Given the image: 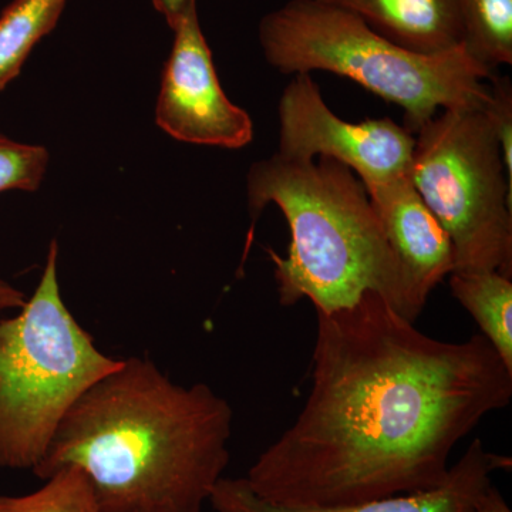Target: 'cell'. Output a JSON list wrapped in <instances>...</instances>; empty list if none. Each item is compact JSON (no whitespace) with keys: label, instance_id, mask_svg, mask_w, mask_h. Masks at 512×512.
<instances>
[{"label":"cell","instance_id":"obj_4","mask_svg":"<svg viewBox=\"0 0 512 512\" xmlns=\"http://www.w3.org/2000/svg\"><path fill=\"white\" fill-rule=\"evenodd\" d=\"M259 42L278 72L335 73L397 104L404 110L403 126L413 134L440 111L483 109L494 74L463 45L421 55L322 0H289L268 13L259 25Z\"/></svg>","mask_w":512,"mask_h":512},{"label":"cell","instance_id":"obj_14","mask_svg":"<svg viewBox=\"0 0 512 512\" xmlns=\"http://www.w3.org/2000/svg\"><path fill=\"white\" fill-rule=\"evenodd\" d=\"M463 46L494 73L512 64V0H458Z\"/></svg>","mask_w":512,"mask_h":512},{"label":"cell","instance_id":"obj_7","mask_svg":"<svg viewBox=\"0 0 512 512\" xmlns=\"http://www.w3.org/2000/svg\"><path fill=\"white\" fill-rule=\"evenodd\" d=\"M278 156L313 161L332 158L359 175L365 187L412 173L416 136L390 119L349 123L323 100L311 73H298L278 104Z\"/></svg>","mask_w":512,"mask_h":512},{"label":"cell","instance_id":"obj_15","mask_svg":"<svg viewBox=\"0 0 512 512\" xmlns=\"http://www.w3.org/2000/svg\"><path fill=\"white\" fill-rule=\"evenodd\" d=\"M0 512H101L82 468L66 466L46 478L39 490L25 495L0 494Z\"/></svg>","mask_w":512,"mask_h":512},{"label":"cell","instance_id":"obj_2","mask_svg":"<svg viewBox=\"0 0 512 512\" xmlns=\"http://www.w3.org/2000/svg\"><path fill=\"white\" fill-rule=\"evenodd\" d=\"M232 423L207 384L130 357L77 397L33 474L82 468L101 512H201L228 466Z\"/></svg>","mask_w":512,"mask_h":512},{"label":"cell","instance_id":"obj_10","mask_svg":"<svg viewBox=\"0 0 512 512\" xmlns=\"http://www.w3.org/2000/svg\"><path fill=\"white\" fill-rule=\"evenodd\" d=\"M511 467V458L485 450L480 439L450 467L446 481L423 493L394 495L339 507L291 508L268 503L249 488L247 480L222 477L212 491L215 512H476L478 495L491 484V474Z\"/></svg>","mask_w":512,"mask_h":512},{"label":"cell","instance_id":"obj_1","mask_svg":"<svg viewBox=\"0 0 512 512\" xmlns=\"http://www.w3.org/2000/svg\"><path fill=\"white\" fill-rule=\"evenodd\" d=\"M318 313L301 413L249 468V488L291 508L423 493L488 414L511 403L512 372L481 333L431 338L382 296Z\"/></svg>","mask_w":512,"mask_h":512},{"label":"cell","instance_id":"obj_17","mask_svg":"<svg viewBox=\"0 0 512 512\" xmlns=\"http://www.w3.org/2000/svg\"><path fill=\"white\" fill-rule=\"evenodd\" d=\"M488 80L490 94L481 111L500 143L505 173L512 184V84L508 76L493 74Z\"/></svg>","mask_w":512,"mask_h":512},{"label":"cell","instance_id":"obj_16","mask_svg":"<svg viewBox=\"0 0 512 512\" xmlns=\"http://www.w3.org/2000/svg\"><path fill=\"white\" fill-rule=\"evenodd\" d=\"M47 163L49 154L46 148L0 136V192L37 190L46 173ZM25 303V293L0 279V315L10 309H20Z\"/></svg>","mask_w":512,"mask_h":512},{"label":"cell","instance_id":"obj_3","mask_svg":"<svg viewBox=\"0 0 512 512\" xmlns=\"http://www.w3.org/2000/svg\"><path fill=\"white\" fill-rule=\"evenodd\" d=\"M247 191L254 224L266 205L275 204L291 231L286 258L266 249L284 308L309 299L316 312L332 313L375 292L409 320L399 259L365 184L349 167L332 158L274 154L252 165Z\"/></svg>","mask_w":512,"mask_h":512},{"label":"cell","instance_id":"obj_18","mask_svg":"<svg viewBox=\"0 0 512 512\" xmlns=\"http://www.w3.org/2000/svg\"><path fill=\"white\" fill-rule=\"evenodd\" d=\"M153 5L173 29L185 13L197 8V0H153Z\"/></svg>","mask_w":512,"mask_h":512},{"label":"cell","instance_id":"obj_11","mask_svg":"<svg viewBox=\"0 0 512 512\" xmlns=\"http://www.w3.org/2000/svg\"><path fill=\"white\" fill-rule=\"evenodd\" d=\"M353 13L390 42L439 55L463 45L458 0H322Z\"/></svg>","mask_w":512,"mask_h":512},{"label":"cell","instance_id":"obj_5","mask_svg":"<svg viewBox=\"0 0 512 512\" xmlns=\"http://www.w3.org/2000/svg\"><path fill=\"white\" fill-rule=\"evenodd\" d=\"M57 242L18 315L0 318V468L35 471L64 414L120 366L69 311L57 281Z\"/></svg>","mask_w":512,"mask_h":512},{"label":"cell","instance_id":"obj_9","mask_svg":"<svg viewBox=\"0 0 512 512\" xmlns=\"http://www.w3.org/2000/svg\"><path fill=\"white\" fill-rule=\"evenodd\" d=\"M366 190L402 268L407 318L416 323L433 289L453 274V244L414 187L412 174Z\"/></svg>","mask_w":512,"mask_h":512},{"label":"cell","instance_id":"obj_12","mask_svg":"<svg viewBox=\"0 0 512 512\" xmlns=\"http://www.w3.org/2000/svg\"><path fill=\"white\" fill-rule=\"evenodd\" d=\"M450 291L512 372V281L497 271L453 272Z\"/></svg>","mask_w":512,"mask_h":512},{"label":"cell","instance_id":"obj_13","mask_svg":"<svg viewBox=\"0 0 512 512\" xmlns=\"http://www.w3.org/2000/svg\"><path fill=\"white\" fill-rule=\"evenodd\" d=\"M67 0H13L0 15V92L22 70L33 47L55 29Z\"/></svg>","mask_w":512,"mask_h":512},{"label":"cell","instance_id":"obj_19","mask_svg":"<svg viewBox=\"0 0 512 512\" xmlns=\"http://www.w3.org/2000/svg\"><path fill=\"white\" fill-rule=\"evenodd\" d=\"M476 512H512L508 507L507 501L504 500L498 488L493 484L488 485L487 488L478 495L476 501Z\"/></svg>","mask_w":512,"mask_h":512},{"label":"cell","instance_id":"obj_8","mask_svg":"<svg viewBox=\"0 0 512 512\" xmlns=\"http://www.w3.org/2000/svg\"><path fill=\"white\" fill-rule=\"evenodd\" d=\"M174 43L161 82L156 119L165 133L184 143L242 148L254 137L247 111L225 96L197 8L173 28Z\"/></svg>","mask_w":512,"mask_h":512},{"label":"cell","instance_id":"obj_6","mask_svg":"<svg viewBox=\"0 0 512 512\" xmlns=\"http://www.w3.org/2000/svg\"><path fill=\"white\" fill-rule=\"evenodd\" d=\"M414 136L412 181L451 239L453 272L511 278L512 184L483 111H440Z\"/></svg>","mask_w":512,"mask_h":512}]
</instances>
